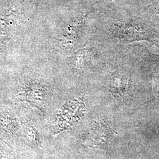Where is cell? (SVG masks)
I'll use <instances>...</instances> for the list:
<instances>
[{
    "instance_id": "cell-1",
    "label": "cell",
    "mask_w": 159,
    "mask_h": 159,
    "mask_svg": "<svg viewBox=\"0 0 159 159\" xmlns=\"http://www.w3.org/2000/svg\"><path fill=\"white\" fill-rule=\"evenodd\" d=\"M128 84V77L121 72L114 73L111 79V91L114 94L122 95L125 93Z\"/></svg>"
}]
</instances>
